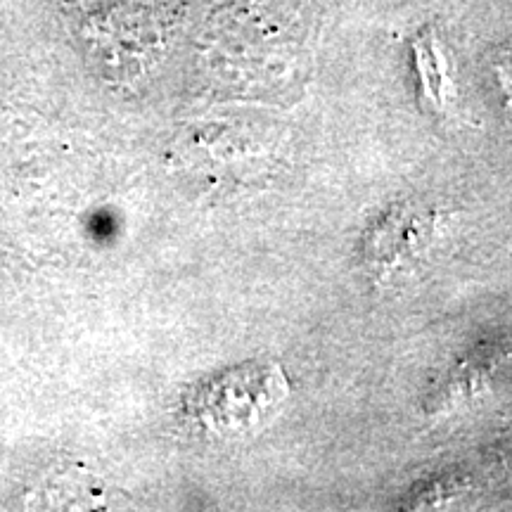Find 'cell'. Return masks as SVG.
Returning a JSON list of instances; mask_svg holds the SVG:
<instances>
[{
  "instance_id": "1",
  "label": "cell",
  "mask_w": 512,
  "mask_h": 512,
  "mask_svg": "<svg viewBox=\"0 0 512 512\" xmlns=\"http://www.w3.org/2000/svg\"><path fill=\"white\" fill-rule=\"evenodd\" d=\"M434 216L420 207H399L377 223L366 242L368 264L377 273H387L392 268L406 264L413 256H420L422 249L434 235Z\"/></svg>"
}]
</instances>
